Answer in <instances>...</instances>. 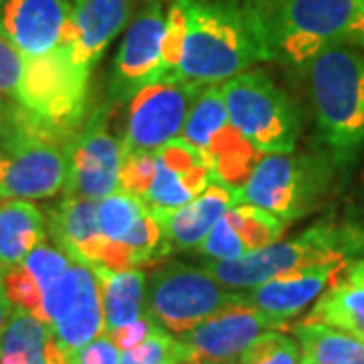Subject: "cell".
<instances>
[{
	"instance_id": "18",
	"label": "cell",
	"mask_w": 364,
	"mask_h": 364,
	"mask_svg": "<svg viewBox=\"0 0 364 364\" xmlns=\"http://www.w3.org/2000/svg\"><path fill=\"white\" fill-rule=\"evenodd\" d=\"M239 205V191L229 184L213 181L205 193L182 207L168 210H150L162 223L166 237L176 249H198L213 227L227 215V210Z\"/></svg>"
},
{
	"instance_id": "34",
	"label": "cell",
	"mask_w": 364,
	"mask_h": 364,
	"mask_svg": "<svg viewBox=\"0 0 364 364\" xmlns=\"http://www.w3.org/2000/svg\"><path fill=\"white\" fill-rule=\"evenodd\" d=\"M14 124H16V102L13 100V104H9L6 97L0 95V144L11 138Z\"/></svg>"
},
{
	"instance_id": "21",
	"label": "cell",
	"mask_w": 364,
	"mask_h": 364,
	"mask_svg": "<svg viewBox=\"0 0 364 364\" xmlns=\"http://www.w3.org/2000/svg\"><path fill=\"white\" fill-rule=\"evenodd\" d=\"M47 241L45 215L31 200H0V273L25 259Z\"/></svg>"
},
{
	"instance_id": "26",
	"label": "cell",
	"mask_w": 364,
	"mask_h": 364,
	"mask_svg": "<svg viewBox=\"0 0 364 364\" xmlns=\"http://www.w3.org/2000/svg\"><path fill=\"white\" fill-rule=\"evenodd\" d=\"M225 217L231 223L245 255L279 241L287 227L286 221L277 219L272 213L243 203L229 208Z\"/></svg>"
},
{
	"instance_id": "37",
	"label": "cell",
	"mask_w": 364,
	"mask_h": 364,
	"mask_svg": "<svg viewBox=\"0 0 364 364\" xmlns=\"http://www.w3.org/2000/svg\"><path fill=\"white\" fill-rule=\"evenodd\" d=\"M13 310V304L9 301V298L4 296V291L0 287V338H2V332H4V328L9 324V318H11Z\"/></svg>"
},
{
	"instance_id": "8",
	"label": "cell",
	"mask_w": 364,
	"mask_h": 364,
	"mask_svg": "<svg viewBox=\"0 0 364 364\" xmlns=\"http://www.w3.org/2000/svg\"><path fill=\"white\" fill-rule=\"evenodd\" d=\"M243 299L245 291L223 287L205 267L168 261L148 275L146 316L158 328L182 336Z\"/></svg>"
},
{
	"instance_id": "30",
	"label": "cell",
	"mask_w": 364,
	"mask_h": 364,
	"mask_svg": "<svg viewBox=\"0 0 364 364\" xmlns=\"http://www.w3.org/2000/svg\"><path fill=\"white\" fill-rule=\"evenodd\" d=\"M71 263H73V259L67 255L65 251H61L57 245H49L45 241L39 247L33 249L18 265L25 269L26 275L37 284V287L45 296V291L69 269Z\"/></svg>"
},
{
	"instance_id": "12",
	"label": "cell",
	"mask_w": 364,
	"mask_h": 364,
	"mask_svg": "<svg viewBox=\"0 0 364 364\" xmlns=\"http://www.w3.org/2000/svg\"><path fill=\"white\" fill-rule=\"evenodd\" d=\"M164 0H144L116 53L107 87V104L124 105L164 77L162 41L166 31Z\"/></svg>"
},
{
	"instance_id": "23",
	"label": "cell",
	"mask_w": 364,
	"mask_h": 364,
	"mask_svg": "<svg viewBox=\"0 0 364 364\" xmlns=\"http://www.w3.org/2000/svg\"><path fill=\"white\" fill-rule=\"evenodd\" d=\"M306 320L340 328L364 342V286L336 275L332 286L316 299Z\"/></svg>"
},
{
	"instance_id": "14",
	"label": "cell",
	"mask_w": 364,
	"mask_h": 364,
	"mask_svg": "<svg viewBox=\"0 0 364 364\" xmlns=\"http://www.w3.org/2000/svg\"><path fill=\"white\" fill-rule=\"evenodd\" d=\"M73 0H0V35L23 57H39L63 45Z\"/></svg>"
},
{
	"instance_id": "6",
	"label": "cell",
	"mask_w": 364,
	"mask_h": 364,
	"mask_svg": "<svg viewBox=\"0 0 364 364\" xmlns=\"http://www.w3.org/2000/svg\"><path fill=\"white\" fill-rule=\"evenodd\" d=\"M336 164L328 152L263 154L239 188V205H253L291 223L318 207Z\"/></svg>"
},
{
	"instance_id": "9",
	"label": "cell",
	"mask_w": 364,
	"mask_h": 364,
	"mask_svg": "<svg viewBox=\"0 0 364 364\" xmlns=\"http://www.w3.org/2000/svg\"><path fill=\"white\" fill-rule=\"evenodd\" d=\"M200 91L203 85L181 77H162L144 87L130 102L122 138V160L156 154L160 148L181 138L184 122Z\"/></svg>"
},
{
	"instance_id": "29",
	"label": "cell",
	"mask_w": 364,
	"mask_h": 364,
	"mask_svg": "<svg viewBox=\"0 0 364 364\" xmlns=\"http://www.w3.org/2000/svg\"><path fill=\"white\" fill-rule=\"evenodd\" d=\"M239 364H299L298 340L282 330H267L253 340L247 350L239 356Z\"/></svg>"
},
{
	"instance_id": "38",
	"label": "cell",
	"mask_w": 364,
	"mask_h": 364,
	"mask_svg": "<svg viewBox=\"0 0 364 364\" xmlns=\"http://www.w3.org/2000/svg\"><path fill=\"white\" fill-rule=\"evenodd\" d=\"M205 364H225V363H205Z\"/></svg>"
},
{
	"instance_id": "25",
	"label": "cell",
	"mask_w": 364,
	"mask_h": 364,
	"mask_svg": "<svg viewBox=\"0 0 364 364\" xmlns=\"http://www.w3.org/2000/svg\"><path fill=\"white\" fill-rule=\"evenodd\" d=\"M231 126L221 85H207L196 95L184 122L181 140L207 154L217 138Z\"/></svg>"
},
{
	"instance_id": "17",
	"label": "cell",
	"mask_w": 364,
	"mask_h": 364,
	"mask_svg": "<svg viewBox=\"0 0 364 364\" xmlns=\"http://www.w3.org/2000/svg\"><path fill=\"white\" fill-rule=\"evenodd\" d=\"M144 0H73L65 43L91 65L134 18Z\"/></svg>"
},
{
	"instance_id": "11",
	"label": "cell",
	"mask_w": 364,
	"mask_h": 364,
	"mask_svg": "<svg viewBox=\"0 0 364 364\" xmlns=\"http://www.w3.org/2000/svg\"><path fill=\"white\" fill-rule=\"evenodd\" d=\"M109 107L91 105L77 134L67 144V196L102 200L119 191L122 140L109 130Z\"/></svg>"
},
{
	"instance_id": "27",
	"label": "cell",
	"mask_w": 364,
	"mask_h": 364,
	"mask_svg": "<svg viewBox=\"0 0 364 364\" xmlns=\"http://www.w3.org/2000/svg\"><path fill=\"white\" fill-rule=\"evenodd\" d=\"M146 205L138 196L126 191H116L97 200V219L107 243L119 245L130 235L134 225L144 215Z\"/></svg>"
},
{
	"instance_id": "39",
	"label": "cell",
	"mask_w": 364,
	"mask_h": 364,
	"mask_svg": "<svg viewBox=\"0 0 364 364\" xmlns=\"http://www.w3.org/2000/svg\"><path fill=\"white\" fill-rule=\"evenodd\" d=\"M363 4H364V0H363Z\"/></svg>"
},
{
	"instance_id": "31",
	"label": "cell",
	"mask_w": 364,
	"mask_h": 364,
	"mask_svg": "<svg viewBox=\"0 0 364 364\" xmlns=\"http://www.w3.org/2000/svg\"><path fill=\"white\" fill-rule=\"evenodd\" d=\"M25 71V57L9 39L0 35V95L14 100Z\"/></svg>"
},
{
	"instance_id": "36",
	"label": "cell",
	"mask_w": 364,
	"mask_h": 364,
	"mask_svg": "<svg viewBox=\"0 0 364 364\" xmlns=\"http://www.w3.org/2000/svg\"><path fill=\"white\" fill-rule=\"evenodd\" d=\"M0 364H69L67 363V354L61 350V346L57 350H53L49 356L39 358V360H18V358H0Z\"/></svg>"
},
{
	"instance_id": "3",
	"label": "cell",
	"mask_w": 364,
	"mask_h": 364,
	"mask_svg": "<svg viewBox=\"0 0 364 364\" xmlns=\"http://www.w3.org/2000/svg\"><path fill=\"white\" fill-rule=\"evenodd\" d=\"M87 63L71 43L39 57H25V71L16 90V124L25 130L69 144L90 112Z\"/></svg>"
},
{
	"instance_id": "1",
	"label": "cell",
	"mask_w": 364,
	"mask_h": 364,
	"mask_svg": "<svg viewBox=\"0 0 364 364\" xmlns=\"http://www.w3.org/2000/svg\"><path fill=\"white\" fill-rule=\"evenodd\" d=\"M184 47L176 77L221 85L259 61H269L245 0H181Z\"/></svg>"
},
{
	"instance_id": "5",
	"label": "cell",
	"mask_w": 364,
	"mask_h": 364,
	"mask_svg": "<svg viewBox=\"0 0 364 364\" xmlns=\"http://www.w3.org/2000/svg\"><path fill=\"white\" fill-rule=\"evenodd\" d=\"M364 255V229L350 223H314L304 233L275 241L231 261H207V269L223 287L247 291L282 273L314 265H340Z\"/></svg>"
},
{
	"instance_id": "4",
	"label": "cell",
	"mask_w": 364,
	"mask_h": 364,
	"mask_svg": "<svg viewBox=\"0 0 364 364\" xmlns=\"http://www.w3.org/2000/svg\"><path fill=\"white\" fill-rule=\"evenodd\" d=\"M320 140L336 168H350L364 150V53L328 45L304 65Z\"/></svg>"
},
{
	"instance_id": "35",
	"label": "cell",
	"mask_w": 364,
	"mask_h": 364,
	"mask_svg": "<svg viewBox=\"0 0 364 364\" xmlns=\"http://www.w3.org/2000/svg\"><path fill=\"white\" fill-rule=\"evenodd\" d=\"M338 277L348 279L352 284H360L364 286V259H352L346 261L338 272Z\"/></svg>"
},
{
	"instance_id": "20",
	"label": "cell",
	"mask_w": 364,
	"mask_h": 364,
	"mask_svg": "<svg viewBox=\"0 0 364 364\" xmlns=\"http://www.w3.org/2000/svg\"><path fill=\"white\" fill-rule=\"evenodd\" d=\"M102 291L104 332L112 334L124 326L134 324L146 316V284L148 275L140 267L109 269L93 267Z\"/></svg>"
},
{
	"instance_id": "24",
	"label": "cell",
	"mask_w": 364,
	"mask_h": 364,
	"mask_svg": "<svg viewBox=\"0 0 364 364\" xmlns=\"http://www.w3.org/2000/svg\"><path fill=\"white\" fill-rule=\"evenodd\" d=\"M57 348L59 344L51 326L33 314L14 308L0 338V358L39 360Z\"/></svg>"
},
{
	"instance_id": "15",
	"label": "cell",
	"mask_w": 364,
	"mask_h": 364,
	"mask_svg": "<svg viewBox=\"0 0 364 364\" xmlns=\"http://www.w3.org/2000/svg\"><path fill=\"white\" fill-rule=\"evenodd\" d=\"M213 182L203 152L176 138L154 154V178L142 203L150 210H168L191 203Z\"/></svg>"
},
{
	"instance_id": "2",
	"label": "cell",
	"mask_w": 364,
	"mask_h": 364,
	"mask_svg": "<svg viewBox=\"0 0 364 364\" xmlns=\"http://www.w3.org/2000/svg\"><path fill=\"white\" fill-rule=\"evenodd\" d=\"M269 61L301 67L328 45L364 49L363 0H245Z\"/></svg>"
},
{
	"instance_id": "32",
	"label": "cell",
	"mask_w": 364,
	"mask_h": 364,
	"mask_svg": "<svg viewBox=\"0 0 364 364\" xmlns=\"http://www.w3.org/2000/svg\"><path fill=\"white\" fill-rule=\"evenodd\" d=\"M122 350L116 346L109 334H100L79 350L67 354L69 364H119Z\"/></svg>"
},
{
	"instance_id": "19",
	"label": "cell",
	"mask_w": 364,
	"mask_h": 364,
	"mask_svg": "<svg viewBox=\"0 0 364 364\" xmlns=\"http://www.w3.org/2000/svg\"><path fill=\"white\" fill-rule=\"evenodd\" d=\"M49 235L73 261L91 269L102 263L107 241L97 219V200L63 196L49 213Z\"/></svg>"
},
{
	"instance_id": "28",
	"label": "cell",
	"mask_w": 364,
	"mask_h": 364,
	"mask_svg": "<svg viewBox=\"0 0 364 364\" xmlns=\"http://www.w3.org/2000/svg\"><path fill=\"white\" fill-rule=\"evenodd\" d=\"M186 358L184 342L154 324L140 344L122 352L119 364H186Z\"/></svg>"
},
{
	"instance_id": "13",
	"label": "cell",
	"mask_w": 364,
	"mask_h": 364,
	"mask_svg": "<svg viewBox=\"0 0 364 364\" xmlns=\"http://www.w3.org/2000/svg\"><path fill=\"white\" fill-rule=\"evenodd\" d=\"M282 328L284 326L243 299L210 316L178 338L188 352L186 364H233L263 332Z\"/></svg>"
},
{
	"instance_id": "10",
	"label": "cell",
	"mask_w": 364,
	"mask_h": 364,
	"mask_svg": "<svg viewBox=\"0 0 364 364\" xmlns=\"http://www.w3.org/2000/svg\"><path fill=\"white\" fill-rule=\"evenodd\" d=\"M67 182V146L25 130L0 144V200H43L63 193Z\"/></svg>"
},
{
	"instance_id": "33",
	"label": "cell",
	"mask_w": 364,
	"mask_h": 364,
	"mask_svg": "<svg viewBox=\"0 0 364 364\" xmlns=\"http://www.w3.org/2000/svg\"><path fill=\"white\" fill-rule=\"evenodd\" d=\"M152 328H154V322H152L148 316H144L138 322L124 326V328H119L116 332H112L109 336L116 342L117 348L124 352L128 350V348H134L136 344H140V342L150 334Z\"/></svg>"
},
{
	"instance_id": "16",
	"label": "cell",
	"mask_w": 364,
	"mask_h": 364,
	"mask_svg": "<svg viewBox=\"0 0 364 364\" xmlns=\"http://www.w3.org/2000/svg\"><path fill=\"white\" fill-rule=\"evenodd\" d=\"M340 265H314L298 272L282 273L245 291V299L257 310L286 328L289 320L304 312L324 294L342 269Z\"/></svg>"
},
{
	"instance_id": "22",
	"label": "cell",
	"mask_w": 364,
	"mask_h": 364,
	"mask_svg": "<svg viewBox=\"0 0 364 364\" xmlns=\"http://www.w3.org/2000/svg\"><path fill=\"white\" fill-rule=\"evenodd\" d=\"M299 364H364V342L324 322L304 320L294 326Z\"/></svg>"
},
{
	"instance_id": "7",
	"label": "cell",
	"mask_w": 364,
	"mask_h": 364,
	"mask_svg": "<svg viewBox=\"0 0 364 364\" xmlns=\"http://www.w3.org/2000/svg\"><path fill=\"white\" fill-rule=\"evenodd\" d=\"M229 122L263 154L294 152L301 114L294 100L263 71H245L221 83Z\"/></svg>"
}]
</instances>
